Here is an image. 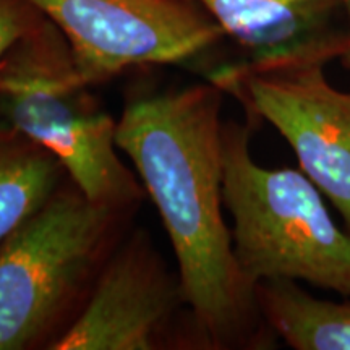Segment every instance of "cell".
I'll use <instances>...</instances> for the list:
<instances>
[{"label": "cell", "instance_id": "6da1fadb", "mask_svg": "<svg viewBox=\"0 0 350 350\" xmlns=\"http://www.w3.org/2000/svg\"><path fill=\"white\" fill-rule=\"evenodd\" d=\"M224 96L209 80L135 94L117 120L116 139L167 232L196 342L214 350L271 349L278 338L240 269L222 211Z\"/></svg>", "mask_w": 350, "mask_h": 350}, {"label": "cell", "instance_id": "7a4b0ae2", "mask_svg": "<svg viewBox=\"0 0 350 350\" xmlns=\"http://www.w3.org/2000/svg\"><path fill=\"white\" fill-rule=\"evenodd\" d=\"M253 124L247 117L222 126V191L240 269L255 287L295 281L350 299V232L304 170L253 159Z\"/></svg>", "mask_w": 350, "mask_h": 350}, {"label": "cell", "instance_id": "3957f363", "mask_svg": "<svg viewBox=\"0 0 350 350\" xmlns=\"http://www.w3.org/2000/svg\"><path fill=\"white\" fill-rule=\"evenodd\" d=\"M91 88L46 18L0 64V116L49 151L88 200L126 213L143 200V185L119 154L117 120Z\"/></svg>", "mask_w": 350, "mask_h": 350}, {"label": "cell", "instance_id": "277c9868", "mask_svg": "<svg viewBox=\"0 0 350 350\" xmlns=\"http://www.w3.org/2000/svg\"><path fill=\"white\" fill-rule=\"evenodd\" d=\"M122 211L70 182L0 245V350L49 349L85 304Z\"/></svg>", "mask_w": 350, "mask_h": 350}, {"label": "cell", "instance_id": "5b68a950", "mask_svg": "<svg viewBox=\"0 0 350 350\" xmlns=\"http://www.w3.org/2000/svg\"><path fill=\"white\" fill-rule=\"evenodd\" d=\"M325 67L240 60L217 65L206 78L240 100L248 119L266 120L282 135L350 232V93L327 81Z\"/></svg>", "mask_w": 350, "mask_h": 350}, {"label": "cell", "instance_id": "8992f818", "mask_svg": "<svg viewBox=\"0 0 350 350\" xmlns=\"http://www.w3.org/2000/svg\"><path fill=\"white\" fill-rule=\"evenodd\" d=\"M67 39L77 67L98 86L125 70L201 65L226 39L190 0H28Z\"/></svg>", "mask_w": 350, "mask_h": 350}, {"label": "cell", "instance_id": "52a82bcc", "mask_svg": "<svg viewBox=\"0 0 350 350\" xmlns=\"http://www.w3.org/2000/svg\"><path fill=\"white\" fill-rule=\"evenodd\" d=\"M185 305L178 275L135 234L106 258L80 312L49 350H154Z\"/></svg>", "mask_w": 350, "mask_h": 350}, {"label": "cell", "instance_id": "ba28073f", "mask_svg": "<svg viewBox=\"0 0 350 350\" xmlns=\"http://www.w3.org/2000/svg\"><path fill=\"white\" fill-rule=\"evenodd\" d=\"M243 51V60L327 65L347 52L339 0H190Z\"/></svg>", "mask_w": 350, "mask_h": 350}, {"label": "cell", "instance_id": "9c48e42d", "mask_svg": "<svg viewBox=\"0 0 350 350\" xmlns=\"http://www.w3.org/2000/svg\"><path fill=\"white\" fill-rule=\"evenodd\" d=\"M256 301L275 338L295 350H350V299H318L295 281H261Z\"/></svg>", "mask_w": 350, "mask_h": 350}, {"label": "cell", "instance_id": "30bf717a", "mask_svg": "<svg viewBox=\"0 0 350 350\" xmlns=\"http://www.w3.org/2000/svg\"><path fill=\"white\" fill-rule=\"evenodd\" d=\"M68 180L64 165L10 126L0 129V245Z\"/></svg>", "mask_w": 350, "mask_h": 350}, {"label": "cell", "instance_id": "8fae6325", "mask_svg": "<svg viewBox=\"0 0 350 350\" xmlns=\"http://www.w3.org/2000/svg\"><path fill=\"white\" fill-rule=\"evenodd\" d=\"M44 21L46 16L28 0H0V64L21 39Z\"/></svg>", "mask_w": 350, "mask_h": 350}, {"label": "cell", "instance_id": "7c38bea8", "mask_svg": "<svg viewBox=\"0 0 350 350\" xmlns=\"http://www.w3.org/2000/svg\"><path fill=\"white\" fill-rule=\"evenodd\" d=\"M340 8L344 12V18H345V25H347V52L342 57L345 67L350 70V0H339Z\"/></svg>", "mask_w": 350, "mask_h": 350}]
</instances>
